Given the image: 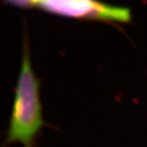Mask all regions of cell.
<instances>
[{
	"label": "cell",
	"mask_w": 147,
	"mask_h": 147,
	"mask_svg": "<svg viewBox=\"0 0 147 147\" xmlns=\"http://www.w3.org/2000/svg\"><path fill=\"white\" fill-rule=\"evenodd\" d=\"M22 7H34L66 17L127 23L131 18L128 8L89 0H42L10 2Z\"/></svg>",
	"instance_id": "cell-2"
},
{
	"label": "cell",
	"mask_w": 147,
	"mask_h": 147,
	"mask_svg": "<svg viewBox=\"0 0 147 147\" xmlns=\"http://www.w3.org/2000/svg\"><path fill=\"white\" fill-rule=\"evenodd\" d=\"M43 124L39 82L32 69L25 43L4 146L19 142L24 147H34L35 138Z\"/></svg>",
	"instance_id": "cell-1"
}]
</instances>
